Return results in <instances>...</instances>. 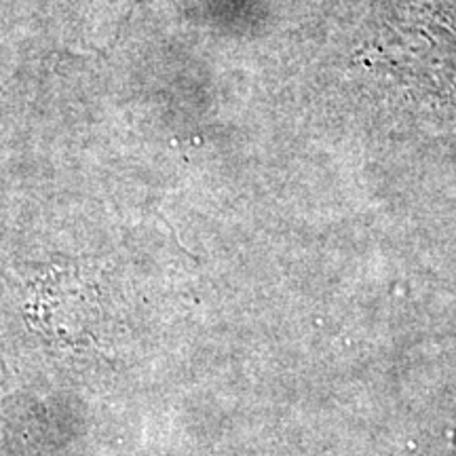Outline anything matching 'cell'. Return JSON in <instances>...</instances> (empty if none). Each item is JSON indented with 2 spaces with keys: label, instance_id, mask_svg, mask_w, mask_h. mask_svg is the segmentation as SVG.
Masks as SVG:
<instances>
[]
</instances>
